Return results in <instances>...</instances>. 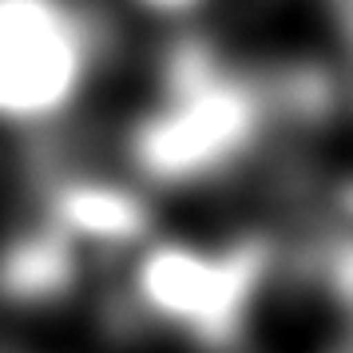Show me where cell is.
Instances as JSON below:
<instances>
[{"instance_id": "6da1fadb", "label": "cell", "mask_w": 353, "mask_h": 353, "mask_svg": "<svg viewBox=\"0 0 353 353\" xmlns=\"http://www.w3.org/2000/svg\"><path fill=\"white\" fill-rule=\"evenodd\" d=\"M254 135V96L226 80L203 52H187L171 68V96L131 131V163L151 183L187 187L219 175Z\"/></svg>"}, {"instance_id": "7a4b0ae2", "label": "cell", "mask_w": 353, "mask_h": 353, "mask_svg": "<svg viewBox=\"0 0 353 353\" xmlns=\"http://www.w3.org/2000/svg\"><path fill=\"white\" fill-rule=\"evenodd\" d=\"M262 246H199V242H151L135 254L128 290L131 305L163 330L199 341L230 345L262 286Z\"/></svg>"}, {"instance_id": "3957f363", "label": "cell", "mask_w": 353, "mask_h": 353, "mask_svg": "<svg viewBox=\"0 0 353 353\" xmlns=\"http://www.w3.org/2000/svg\"><path fill=\"white\" fill-rule=\"evenodd\" d=\"M88 44L60 0H0V119L40 123L76 99Z\"/></svg>"}, {"instance_id": "277c9868", "label": "cell", "mask_w": 353, "mask_h": 353, "mask_svg": "<svg viewBox=\"0 0 353 353\" xmlns=\"http://www.w3.org/2000/svg\"><path fill=\"white\" fill-rule=\"evenodd\" d=\"M147 207L143 199L103 179H72L52 199V226L64 234L76 250L80 246H135L147 234Z\"/></svg>"}, {"instance_id": "5b68a950", "label": "cell", "mask_w": 353, "mask_h": 353, "mask_svg": "<svg viewBox=\"0 0 353 353\" xmlns=\"http://www.w3.org/2000/svg\"><path fill=\"white\" fill-rule=\"evenodd\" d=\"M72 282H76V246L52 223L12 242L0 258V290L17 302H52Z\"/></svg>"}, {"instance_id": "8992f818", "label": "cell", "mask_w": 353, "mask_h": 353, "mask_svg": "<svg viewBox=\"0 0 353 353\" xmlns=\"http://www.w3.org/2000/svg\"><path fill=\"white\" fill-rule=\"evenodd\" d=\"M143 4H151V8H163V12H175V8H187V4H194V0H143Z\"/></svg>"}]
</instances>
